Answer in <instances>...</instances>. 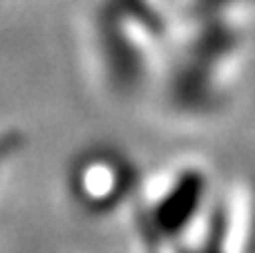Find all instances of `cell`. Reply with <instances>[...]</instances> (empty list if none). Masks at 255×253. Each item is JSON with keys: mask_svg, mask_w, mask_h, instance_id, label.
Here are the masks:
<instances>
[{"mask_svg": "<svg viewBox=\"0 0 255 253\" xmlns=\"http://www.w3.org/2000/svg\"><path fill=\"white\" fill-rule=\"evenodd\" d=\"M141 179L134 166L112 148H90L70 170L74 202L92 215H108L134 197Z\"/></svg>", "mask_w": 255, "mask_h": 253, "instance_id": "obj_1", "label": "cell"}, {"mask_svg": "<svg viewBox=\"0 0 255 253\" xmlns=\"http://www.w3.org/2000/svg\"><path fill=\"white\" fill-rule=\"evenodd\" d=\"M18 152H20V134L16 130L13 132H0V177H2L7 161L16 157Z\"/></svg>", "mask_w": 255, "mask_h": 253, "instance_id": "obj_2", "label": "cell"}]
</instances>
